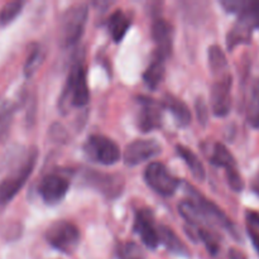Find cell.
Listing matches in <instances>:
<instances>
[{
    "mask_svg": "<svg viewBox=\"0 0 259 259\" xmlns=\"http://www.w3.org/2000/svg\"><path fill=\"white\" fill-rule=\"evenodd\" d=\"M89 100H90V91H89L88 78H86V68L82 60H80L71 68L67 83L61 96L60 106L62 110H66L71 106L81 108V106H85Z\"/></svg>",
    "mask_w": 259,
    "mask_h": 259,
    "instance_id": "cell-1",
    "label": "cell"
},
{
    "mask_svg": "<svg viewBox=\"0 0 259 259\" xmlns=\"http://www.w3.org/2000/svg\"><path fill=\"white\" fill-rule=\"evenodd\" d=\"M37 157L38 151L33 147L28 151L22 163L0 182V206H4L8 202L12 201L17 196L18 192L22 190L34 169Z\"/></svg>",
    "mask_w": 259,
    "mask_h": 259,
    "instance_id": "cell-2",
    "label": "cell"
},
{
    "mask_svg": "<svg viewBox=\"0 0 259 259\" xmlns=\"http://www.w3.org/2000/svg\"><path fill=\"white\" fill-rule=\"evenodd\" d=\"M88 15V4H76L66 10L60 27V40L63 47H72L81 39Z\"/></svg>",
    "mask_w": 259,
    "mask_h": 259,
    "instance_id": "cell-3",
    "label": "cell"
},
{
    "mask_svg": "<svg viewBox=\"0 0 259 259\" xmlns=\"http://www.w3.org/2000/svg\"><path fill=\"white\" fill-rule=\"evenodd\" d=\"M186 189L189 190V194L191 196L192 201L199 207L202 219H204L207 228H210V229L211 228H220V229L228 230L230 234L238 238V232L235 229L234 224L230 222L229 218L224 214V211L215 202L210 201L209 199L202 196L195 187L190 186V185H186Z\"/></svg>",
    "mask_w": 259,
    "mask_h": 259,
    "instance_id": "cell-4",
    "label": "cell"
},
{
    "mask_svg": "<svg viewBox=\"0 0 259 259\" xmlns=\"http://www.w3.org/2000/svg\"><path fill=\"white\" fill-rule=\"evenodd\" d=\"M46 240L51 247L65 254H71L76 250V248L80 244V230L75 224L70 222L53 223L46 230Z\"/></svg>",
    "mask_w": 259,
    "mask_h": 259,
    "instance_id": "cell-5",
    "label": "cell"
},
{
    "mask_svg": "<svg viewBox=\"0 0 259 259\" xmlns=\"http://www.w3.org/2000/svg\"><path fill=\"white\" fill-rule=\"evenodd\" d=\"M204 151L209 161L214 166L225 168L230 187L237 192L242 191L244 189V182H243L242 176H240L239 171H238L237 162H235L234 157L232 156L229 149L224 144L215 142V143H210L207 148L204 147Z\"/></svg>",
    "mask_w": 259,
    "mask_h": 259,
    "instance_id": "cell-6",
    "label": "cell"
},
{
    "mask_svg": "<svg viewBox=\"0 0 259 259\" xmlns=\"http://www.w3.org/2000/svg\"><path fill=\"white\" fill-rule=\"evenodd\" d=\"M83 152L90 161L105 166L116 163L121 154L120 148L115 142L100 134H93L89 137L83 146Z\"/></svg>",
    "mask_w": 259,
    "mask_h": 259,
    "instance_id": "cell-7",
    "label": "cell"
},
{
    "mask_svg": "<svg viewBox=\"0 0 259 259\" xmlns=\"http://www.w3.org/2000/svg\"><path fill=\"white\" fill-rule=\"evenodd\" d=\"M144 180L152 190L162 196H172L181 185V181L176 179L161 162L148 164L144 171Z\"/></svg>",
    "mask_w": 259,
    "mask_h": 259,
    "instance_id": "cell-8",
    "label": "cell"
},
{
    "mask_svg": "<svg viewBox=\"0 0 259 259\" xmlns=\"http://www.w3.org/2000/svg\"><path fill=\"white\" fill-rule=\"evenodd\" d=\"M82 182L93 189L98 190L109 199L121 195L124 189V179L119 175L101 174L94 169H85L82 174Z\"/></svg>",
    "mask_w": 259,
    "mask_h": 259,
    "instance_id": "cell-9",
    "label": "cell"
},
{
    "mask_svg": "<svg viewBox=\"0 0 259 259\" xmlns=\"http://www.w3.org/2000/svg\"><path fill=\"white\" fill-rule=\"evenodd\" d=\"M162 151L161 144L154 139H137L125 147L123 153L124 163L126 166H137L153 157Z\"/></svg>",
    "mask_w": 259,
    "mask_h": 259,
    "instance_id": "cell-10",
    "label": "cell"
},
{
    "mask_svg": "<svg viewBox=\"0 0 259 259\" xmlns=\"http://www.w3.org/2000/svg\"><path fill=\"white\" fill-rule=\"evenodd\" d=\"M238 15H239V18L235 22V24L230 28L227 35V46L229 51L234 50L239 45L249 43L252 39L253 29L257 28L249 10H248V2H245L244 8Z\"/></svg>",
    "mask_w": 259,
    "mask_h": 259,
    "instance_id": "cell-11",
    "label": "cell"
},
{
    "mask_svg": "<svg viewBox=\"0 0 259 259\" xmlns=\"http://www.w3.org/2000/svg\"><path fill=\"white\" fill-rule=\"evenodd\" d=\"M232 76L229 73L219 76L211 88L210 94V103H211L212 114L217 116H225L229 114L232 108Z\"/></svg>",
    "mask_w": 259,
    "mask_h": 259,
    "instance_id": "cell-12",
    "label": "cell"
},
{
    "mask_svg": "<svg viewBox=\"0 0 259 259\" xmlns=\"http://www.w3.org/2000/svg\"><path fill=\"white\" fill-rule=\"evenodd\" d=\"M70 187V182L60 174H50L45 176L38 186V194L46 204H57L62 201Z\"/></svg>",
    "mask_w": 259,
    "mask_h": 259,
    "instance_id": "cell-13",
    "label": "cell"
},
{
    "mask_svg": "<svg viewBox=\"0 0 259 259\" xmlns=\"http://www.w3.org/2000/svg\"><path fill=\"white\" fill-rule=\"evenodd\" d=\"M134 232L141 237L142 242L151 249H156L159 244L158 225H156L152 211L139 210L134 220Z\"/></svg>",
    "mask_w": 259,
    "mask_h": 259,
    "instance_id": "cell-14",
    "label": "cell"
},
{
    "mask_svg": "<svg viewBox=\"0 0 259 259\" xmlns=\"http://www.w3.org/2000/svg\"><path fill=\"white\" fill-rule=\"evenodd\" d=\"M141 110L138 116V125L142 132L148 133L161 126L162 123V103L151 98H141Z\"/></svg>",
    "mask_w": 259,
    "mask_h": 259,
    "instance_id": "cell-15",
    "label": "cell"
},
{
    "mask_svg": "<svg viewBox=\"0 0 259 259\" xmlns=\"http://www.w3.org/2000/svg\"><path fill=\"white\" fill-rule=\"evenodd\" d=\"M152 37L156 42V52L153 56L166 60L172 52L174 29L172 25L164 19H157L152 25Z\"/></svg>",
    "mask_w": 259,
    "mask_h": 259,
    "instance_id": "cell-16",
    "label": "cell"
},
{
    "mask_svg": "<svg viewBox=\"0 0 259 259\" xmlns=\"http://www.w3.org/2000/svg\"><path fill=\"white\" fill-rule=\"evenodd\" d=\"M163 108L169 110L174 115L175 120L180 126H187L191 121V111L189 106L174 95H166L164 100L162 101Z\"/></svg>",
    "mask_w": 259,
    "mask_h": 259,
    "instance_id": "cell-17",
    "label": "cell"
},
{
    "mask_svg": "<svg viewBox=\"0 0 259 259\" xmlns=\"http://www.w3.org/2000/svg\"><path fill=\"white\" fill-rule=\"evenodd\" d=\"M158 232H159V240L161 244H163L174 254L179 255H189V249H187L186 244L182 242L179 238V235L169 229L166 225H158Z\"/></svg>",
    "mask_w": 259,
    "mask_h": 259,
    "instance_id": "cell-18",
    "label": "cell"
},
{
    "mask_svg": "<svg viewBox=\"0 0 259 259\" xmlns=\"http://www.w3.org/2000/svg\"><path fill=\"white\" fill-rule=\"evenodd\" d=\"M132 25V20L128 14L123 12L121 9L115 10L113 14L110 15L108 20L109 32H110L111 37L115 42H120L124 38V35L128 32L129 27Z\"/></svg>",
    "mask_w": 259,
    "mask_h": 259,
    "instance_id": "cell-19",
    "label": "cell"
},
{
    "mask_svg": "<svg viewBox=\"0 0 259 259\" xmlns=\"http://www.w3.org/2000/svg\"><path fill=\"white\" fill-rule=\"evenodd\" d=\"M177 153L185 161L186 166L189 167L190 171L192 172L194 177L199 181H204L205 180V167L202 164V162L200 161V158L197 157L196 153L189 149L185 146H177Z\"/></svg>",
    "mask_w": 259,
    "mask_h": 259,
    "instance_id": "cell-20",
    "label": "cell"
},
{
    "mask_svg": "<svg viewBox=\"0 0 259 259\" xmlns=\"http://www.w3.org/2000/svg\"><path fill=\"white\" fill-rule=\"evenodd\" d=\"M164 77V60L153 56V60L149 63L147 70L144 71L143 78L144 82L147 83L149 89L154 90L158 88L159 83L162 82Z\"/></svg>",
    "mask_w": 259,
    "mask_h": 259,
    "instance_id": "cell-21",
    "label": "cell"
},
{
    "mask_svg": "<svg viewBox=\"0 0 259 259\" xmlns=\"http://www.w3.org/2000/svg\"><path fill=\"white\" fill-rule=\"evenodd\" d=\"M15 106L12 103H4L0 105V143H4L10 134Z\"/></svg>",
    "mask_w": 259,
    "mask_h": 259,
    "instance_id": "cell-22",
    "label": "cell"
},
{
    "mask_svg": "<svg viewBox=\"0 0 259 259\" xmlns=\"http://www.w3.org/2000/svg\"><path fill=\"white\" fill-rule=\"evenodd\" d=\"M209 65L214 75L222 76L228 73L225 71L228 66L227 56L219 46H211L209 48Z\"/></svg>",
    "mask_w": 259,
    "mask_h": 259,
    "instance_id": "cell-23",
    "label": "cell"
},
{
    "mask_svg": "<svg viewBox=\"0 0 259 259\" xmlns=\"http://www.w3.org/2000/svg\"><path fill=\"white\" fill-rule=\"evenodd\" d=\"M24 3L20 0H13V2L7 3L0 10V24L8 25L20 14Z\"/></svg>",
    "mask_w": 259,
    "mask_h": 259,
    "instance_id": "cell-24",
    "label": "cell"
},
{
    "mask_svg": "<svg viewBox=\"0 0 259 259\" xmlns=\"http://www.w3.org/2000/svg\"><path fill=\"white\" fill-rule=\"evenodd\" d=\"M248 120L253 126H259V78L254 81L250 93L249 108H248Z\"/></svg>",
    "mask_w": 259,
    "mask_h": 259,
    "instance_id": "cell-25",
    "label": "cell"
},
{
    "mask_svg": "<svg viewBox=\"0 0 259 259\" xmlns=\"http://www.w3.org/2000/svg\"><path fill=\"white\" fill-rule=\"evenodd\" d=\"M119 259H144L141 247L133 242L120 243L118 245Z\"/></svg>",
    "mask_w": 259,
    "mask_h": 259,
    "instance_id": "cell-26",
    "label": "cell"
},
{
    "mask_svg": "<svg viewBox=\"0 0 259 259\" xmlns=\"http://www.w3.org/2000/svg\"><path fill=\"white\" fill-rule=\"evenodd\" d=\"M42 50H40L39 46H35V47L30 51L29 56H28L27 58V62H25L24 65V75L27 76V77H30V76L35 72V70L39 67V65L42 63Z\"/></svg>",
    "mask_w": 259,
    "mask_h": 259,
    "instance_id": "cell-27",
    "label": "cell"
},
{
    "mask_svg": "<svg viewBox=\"0 0 259 259\" xmlns=\"http://www.w3.org/2000/svg\"><path fill=\"white\" fill-rule=\"evenodd\" d=\"M220 4L224 7V9L228 13H235V14H239L240 12L244 8L245 2L244 0H223L220 2Z\"/></svg>",
    "mask_w": 259,
    "mask_h": 259,
    "instance_id": "cell-28",
    "label": "cell"
},
{
    "mask_svg": "<svg viewBox=\"0 0 259 259\" xmlns=\"http://www.w3.org/2000/svg\"><path fill=\"white\" fill-rule=\"evenodd\" d=\"M196 111H197V118H199V121L202 124V125H205L207 119H209V113H207L206 105H205L202 99H199V100L196 101Z\"/></svg>",
    "mask_w": 259,
    "mask_h": 259,
    "instance_id": "cell-29",
    "label": "cell"
},
{
    "mask_svg": "<svg viewBox=\"0 0 259 259\" xmlns=\"http://www.w3.org/2000/svg\"><path fill=\"white\" fill-rule=\"evenodd\" d=\"M248 10H249L257 28H259V2H248Z\"/></svg>",
    "mask_w": 259,
    "mask_h": 259,
    "instance_id": "cell-30",
    "label": "cell"
},
{
    "mask_svg": "<svg viewBox=\"0 0 259 259\" xmlns=\"http://www.w3.org/2000/svg\"><path fill=\"white\" fill-rule=\"evenodd\" d=\"M248 233H249V237H250V239H252L253 245H254L255 250H257L258 254H259V234H258V232L254 229V228L249 227L248 228Z\"/></svg>",
    "mask_w": 259,
    "mask_h": 259,
    "instance_id": "cell-31",
    "label": "cell"
},
{
    "mask_svg": "<svg viewBox=\"0 0 259 259\" xmlns=\"http://www.w3.org/2000/svg\"><path fill=\"white\" fill-rule=\"evenodd\" d=\"M248 223L252 225V228L259 227V214H257V212H249L248 214Z\"/></svg>",
    "mask_w": 259,
    "mask_h": 259,
    "instance_id": "cell-32",
    "label": "cell"
},
{
    "mask_svg": "<svg viewBox=\"0 0 259 259\" xmlns=\"http://www.w3.org/2000/svg\"><path fill=\"white\" fill-rule=\"evenodd\" d=\"M253 190H254V191L259 195V180H257V181L253 182Z\"/></svg>",
    "mask_w": 259,
    "mask_h": 259,
    "instance_id": "cell-33",
    "label": "cell"
}]
</instances>
